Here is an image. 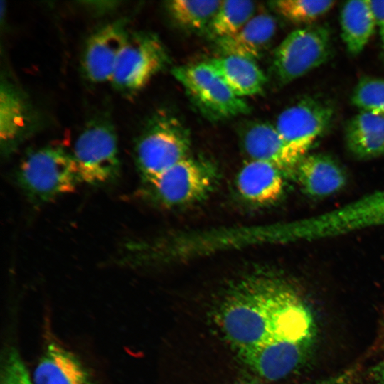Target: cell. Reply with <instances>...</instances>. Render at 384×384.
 I'll return each mask as SVG.
<instances>
[{
  "instance_id": "obj_1",
  "label": "cell",
  "mask_w": 384,
  "mask_h": 384,
  "mask_svg": "<svg viewBox=\"0 0 384 384\" xmlns=\"http://www.w3.org/2000/svg\"><path fill=\"white\" fill-rule=\"evenodd\" d=\"M222 325L239 352L270 341L314 349L317 338L306 302L289 287L268 280L252 281L234 292L223 306Z\"/></svg>"
},
{
  "instance_id": "obj_2",
  "label": "cell",
  "mask_w": 384,
  "mask_h": 384,
  "mask_svg": "<svg viewBox=\"0 0 384 384\" xmlns=\"http://www.w3.org/2000/svg\"><path fill=\"white\" fill-rule=\"evenodd\" d=\"M16 177L35 203H47L73 192L80 183L72 154L57 146H46L26 154Z\"/></svg>"
},
{
  "instance_id": "obj_3",
  "label": "cell",
  "mask_w": 384,
  "mask_h": 384,
  "mask_svg": "<svg viewBox=\"0 0 384 384\" xmlns=\"http://www.w3.org/2000/svg\"><path fill=\"white\" fill-rule=\"evenodd\" d=\"M191 138L176 117L159 112L139 137L134 159L144 182L150 181L188 157Z\"/></svg>"
},
{
  "instance_id": "obj_4",
  "label": "cell",
  "mask_w": 384,
  "mask_h": 384,
  "mask_svg": "<svg viewBox=\"0 0 384 384\" xmlns=\"http://www.w3.org/2000/svg\"><path fill=\"white\" fill-rule=\"evenodd\" d=\"M172 75L193 104L210 119H225L250 112L245 100L232 92L208 62L176 67Z\"/></svg>"
},
{
  "instance_id": "obj_5",
  "label": "cell",
  "mask_w": 384,
  "mask_h": 384,
  "mask_svg": "<svg viewBox=\"0 0 384 384\" xmlns=\"http://www.w3.org/2000/svg\"><path fill=\"white\" fill-rule=\"evenodd\" d=\"M80 182L102 185L119 176L117 135L107 122L87 124L78 137L72 153Z\"/></svg>"
},
{
  "instance_id": "obj_6",
  "label": "cell",
  "mask_w": 384,
  "mask_h": 384,
  "mask_svg": "<svg viewBox=\"0 0 384 384\" xmlns=\"http://www.w3.org/2000/svg\"><path fill=\"white\" fill-rule=\"evenodd\" d=\"M331 34L323 26L293 31L275 50L272 70L280 85H286L325 63L331 51Z\"/></svg>"
},
{
  "instance_id": "obj_7",
  "label": "cell",
  "mask_w": 384,
  "mask_h": 384,
  "mask_svg": "<svg viewBox=\"0 0 384 384\" xmlns=\"http://www.w3.org/2000/svg\"><path fill=\"white\" fill-rule=\"evenodd\" d=\"M167 62L165 47L157 36L145 31L129 33L111 82L119 91L134 92L144 87Z\"/></svg>"
},
{
  "instance_id": "obj_8",
  "label": "cell",
  "mask_w": 384,
  "mask_h": 384,
  "mask_svg": "<svg viewBox=\"0 0 384 384\" xmlns=\"http://www.w3.org/2000/svg\"><path fill=\"white\" fill-rule=\"evenodd\" d=\"M215 178V171L209 165L187 157L144 183L147 194L164 206H173L203 198Z\"/></svg>"
},
{
  "instance_id": "obj_9",
  "label": "cell",
  "mask_w": 384,
  "mask_h": 384,
  "mask_svg": "<svg viewBox=\"0 0 384 384\" xmlns=\"http://www.w3.org/2000/svg\"><path fill=\"white\" fill-rule=\"evenodd\" d=\"M334 110L328 102L312 97L302 99L284 109L275 127L291 149L301 159L329 126Z\"/></svg>"
},
{
  "instance_id": "obj_10",
  "label": "cell",
  "mask_w": 384,
  "mask_h": 384,
  "mask_svg": "<svg viewBox=\"0 0 384 384\" xmlns=\"http://www.w3.org/2000/svg\"><path fill=\"white\" fill-rule=\"evenodd\" d=\"M125 20L106 24L92 33L86 42L82 68L92 82L111 81L118 58L129 32Z\"/></svg>"
},
{
  "instance_id": "obj_11",
  "label": "cell",
  "mask_w": 384,
  "mask_h": 384,
  "mask_svg": "<svg viewBox=\"0 0 384 384\" xmlns=\"http://www.w3.org/2000/svg\"><path fill=\"white\" fill-rule=\"evenodd\" d=\"M313 349L302 344L270 341L240 351L245 362L270 380L281 379L304 364Z\"/></svg>"
},
{
  "instance_id": "obj_12",
  "label": "cell",
  "mask_w": 384,
  "mask_h": 384,
  "mask_svg": "<svg viewBox=\"0 0 384 384\" xmlns=\"http://www.w3.org/2000/svg\"><path fill=\"white\" fill-rule=\"evenodd\" d=\"M34 123L32 110L23 93L6 79L0 88V142L2 152L11 154L28 136Z\"/></svg>"
},
{
  "instance_id": "obj_13",
  "label": "cell",
  "mask_w": 384,
  "mask_h": 384,
  "mask_svg": "<svg viewBox=\"0 0 384 384\" xmlns=\"http://www.w3.org/2000/svg\"><path fill=\"white\" fill-rule=\"evenodd\" d=\"M242 146L251 160L270 163L284 173L292 172L300 160L283 139L275 125L254 122L242 134Z\"/></svg>"
},
{
  "instance_id": "obj_14",
  "label": "cell",
  "mask_w": 384,
  "mask_h": 384,
  "mask_svg": "<svg viewBox=\"0 0 384 384\" xmlns=\"http://www.w3.org/2000/svg\"><path fill=\"white\" fill-rule=\"evenodd\" d=\"M277 166L251 160L240 169L236 180L240 194L250 202L266 205L275 202L284 191L283 174Z\"/></svg>"
},
{
  "instance_id": "obj_15",
  "label": "cell",
  "mask_w": 384,
  "mask_h": 384,
  "mask_svg": "<svg viewBox=\"0 0 384 384\" xmlns=\"http://www.w3.org/2000/svg\"><path fill=\"white\" fill-rule=\"evenodd\" d=\"M274 18L266 13L254 16L238 33L216 40L223 55H235L255 60L267 48L276 31Z\"/></svg>"
},
{
  "instance_id": "obj_16",
  "label": "cell",
  "mask_w": 384,
  "mask_h": 384,
  "mask_svg": "<svg viewBox=\"0 0 384 384\" xmlns=\"http://www.w3.org/2000/svg\"><path fill=\"white\" fill-rule=\"evenodd\" d=\"M295 172L302 189L311 196H329L340 190L346 183V176L340 166L323 154L304 156Z\"/></svg>"
},
{
  "instance_id": "obj_17",
  "label": "cell",
  "mask_w": 384,
  "mask_h": 384,
  "mask_svg": "<svg viewBox=\"0 0 384 384\" xmlns=\"http://www.w3.org/2000/svg\"><path fill=\"white\" fill-rule=\"evenodd\" d=\"M33 384H92L80 361L70 352L55 343L46 348L38 363Z\"/></svg>"
},
{
  "instance_id": "obj_18",
  "label": "cell",
  "mask_w": 384,
  "mask_h": 384,
  "mask_svg": "<svg viewBox=\"0 0 384 384\" xmlns=\"http://www.w3.org/2000/svg\"><path fill=\"white\" fill-rule=\"evenodd\" d=\"M349 151L360 159L384 154V117L366 112L353 116L345 129Z\"/></svg>"
},
{
  "instance_id": "obj_19",
  "label": "cell",
  "mask_w": 384,
  "mask_h": 384,
  "mask_svg": "<svg viewBox=\"0 0 384 384\" xmlns=\"http://www.w3.org/2000/svg\"><path fill=\"white\" fill-rule=\"evenodd\" d=\"M208 63L232 92L243 98L261 92L266 77L255 60L235 55H223Z\"/></svg>"
},
{
  "instance_id": "obj_20",
  "label": "cell",
  "mask_w": 384,
  "mask_h": 384,
  "mask_svg": "<svg viewBox=\"0 0 384 384\" xmlns=\"http://www.w3.org/2000/svg\"><path fill=\"white\" fill-rule=\"evenodd\" d=\"M341 36L348 51L358 55L373 36L376 24L370 0L346 2L341 10Z\"/></svg>"
},
{
  "instance_id": "obj_21",
  "label": "cell",
  "mask_w": 384,
  "mask_h": 384,
  "mask_svg": "<svg viewBox=\"0 0 384 384\" xmlns=\"http://www.w3.org/2000/svg\"><path fill=\"white\" fill-rule=\"evenodd\" d=\"M255 9L251 1H222L207 29L215 40L233 36L255 16Z\"/></svg>"
},
{
  "instance_id": "obj_22",
  "label": "cell",
  "mask_w": 384,
  "mask_h": 384,
  "mask_svg": "<svg viewBox=\"0 0 384 384\" xmlns=\"http://www.w3.org/2000/svg\"><path fill=\"white\" fill-rule=\"evenodd\" d=\"M222 1H168L166 9L171 17L178 26L193 31L207 29L218 10Z\"/></svg>"
},
{
  "instance_id": "obj_23",
  "label": "cell",
  "mask_w": 384,
  "mask_h": 384,
  "mask_svg": "<svg viewBox=\"0 0 384 384\" xmlns=\"http://www.w3.org/2000/svg\"><path fill=\"white\" fill-rule=\"evenodd\" d=\"M272 4L275 11L286 19L295 23H309L331 9L335 1L279 0Z\"/></svg>"
},
{
  "instance_id": "obj_24",
  "label": "cell",
  "mask_w": 384,
  "mask_h": 384,
  "mask_svg": "<svg viewBox=\"0 0 384 384\" xmlns=\"http://www.w3.org/2000/svg\"><path fill=\"white\" fill-rule=\"evenodd\" d=\"M351 102L361 112L384 117V79L361 78L353 90Z\"/></svg>"
},
{
  "instance_id": "obj_25",
  "label": "cell",
  "mask_w": 384,
  "mask_h": 384,
  "mask_svg": "<svg viewBox=\"0 0 384 384\" xmlns=\"http://www.w3.org/2000/svg\"><path fill=\"white\" fill-rule=\"evenodd\" d=\"M1 384H33L21 356L14 350H11L6 355Z\"/></svg>"
},
{
  "instance_id": "obj_26",
  "label": "cell",
  "mask_w": 384,
  "mask_h": 384,
  "mask_svg": "<svg viewBox=\"0 0 384 384\" xmlns=\"http://www.w3.org/2000/svg\"><path fill=\"white\" fill-rule=\"evenodd\" d=\"M370 4L375 16L376 24L384 50V1H370Z\"/></svg>"
},
{
  "instance_id": "obj_27",
  "label": "cell",
  "mask_w": 384,
  "mask_h": 384,
  "mask_svg": "<svg viewBox=\"0 0 384 384\" xmlns=\"http://www.w3.org/2000/svg\"><path fill=\"white\" fill-rule=\"evenodd\" d=\"M351 380L352 374L350 372H346L315 384H351Z\"/></svg>"
},
{
  "instance_id": "obj_28",
  "label": "cell",
  "mask_w": 384,
  "mask_h": 384,
  "mask_svg": "<svg viewBox=\"0 0 384 384\" xmlns=\"http://www.w3.org/2000/svg\"><path fill=\"white\" fill-rule=\"evenodd\" d=\"M370 375L377 384H384V360L370 369Z\"/></svg>"
}]
</instances>
